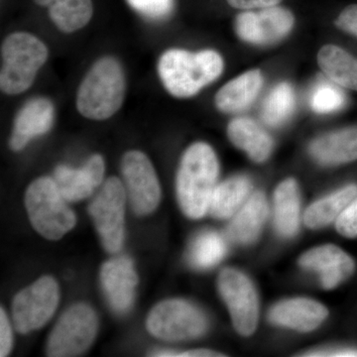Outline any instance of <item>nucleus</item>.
Wrapping results in <instances>:
<instances>
[{
  "instance_id": "nucleus-30",
  "label": "nucleus",
  "mask_w": 357,
  "mask_h": 357,
  "mask_svg": "<svg viewBox=\"0 0 357 357\" xmlns=\"http://www.w3.org/2000/svg\"><path fill=\"white\" fill-rule=\"evenodd\" d=\"M129 6L150 20H162L171 13L174 0H128Z\"/></svg>"
},
{
  "instance_id": "nucleus-32",
  "label": "nucleus",
  "mask_w": 357,
  "mask_h": 357,
  "mask_svg": "<svg viewBox=\"0 0 357 357\" xmlns=\"http://www.w3.org/2000/svg\"><path fill=\"white\" fill-rule=\"evenodd\" d=\"M13 331L4 310H0V356L10 354L13 349Z\"/></svg>"
},
{
  "instance_id": "nucleus-36",
  "label": "nucleus",
  "mask_w": 357,
  "mask_h": 357,
  "mask_svg": "<svg viewBox=\"0 0 357 357\" xmlns=\"http://www.w3.org/2000/svg\"><path fill=\"white\" fill-rule=\"evenodd\" d=\"M304 356L312 357H357L356 349H337V351H314L305 354Z\"/></svg>"
},
{
  "instance_id": "nucleus-8",
  "label": "nucleus",
  "mask_w": 357,
  "mask_h": 357,
  "mask_svg": "<svg viewBox=\"0 0 357 357\" xmlns=\"http://www.w3.org/2000/svg\"><path fill=\"white\" fill-rule=\"evenodd\" d=\"M98 328V317L91 307L86 304L70 307L52 331L47 344V356H79L93 344Z\"/></svg>"
},
{
  "instance_id": "nucleus-13",
  "label": "nucleus",
  "mask_w": 357,
  "mask_h": 357,
  "mask_svg": "<svg viewBox=\"0 0 357 357\" xmlns=\"http://www.w3.org/2000/svg\"><path fill=\"white\" fill-rule=\"evenodd\" d=\"M100 282L112 309L119 314L128 312L138 284L133 262L128 257L109 260L100 270Z\"/></svg>"
},
{
  "instance_id": "nucleus-16",
  "label": "nucleus",
  "mask_w": 357,
  "mask_h": 357,
  "mask_svg": "<svg viewBox=\"0 0 357 357\" xmlns=\"http://www.w3.org/2000/svg\"><path fill=\"white\" fill-rule=\"evenodd\" d=\"M54 121V107L47 98H34L26 103L14 121L10 147L20 151L35 137L48 132Z\"/></svg>"
},
{
  "instance_id": "nucleus-4",
  "label": "nucleus",
  "mask_w": 357,
  "mask_h": 357,
  "mask_svg": "<svg viewBox=\"0 0 357 357\" xmlns=\"http://www.w3.org/2000/svg\"><path fill=\"white\" fill-rule=\"evenodd\" d=\"M0 86L7 95H18L30 88L48 58V48L30 33L9 35L2 44Z\"/></svg>"
},
{
  "instance_id": "nucleus-27",
  "label": "nucleus",
  "mask_w": 357,
  "mask_h": 357,
  "mask_svg": "<svg viewBox=\"0 0 357 357\" xmlns=\"http://www.w3.org/2000/svg\"><path fill=\"white\" fill-rule=\"evenodd\" d=\"M296 98L292 86L281 83L275 86L263 102L261 116L270 126H279L287 121L295 109Z\"/></svg>"
},
{
  "instance_id": "nucleus-23",
  "label": "nucleus",
  "mask_w": 357,
  "mask_h": 357,
  "mask_svg": "<svg viewBox=\"0 0 357 357\" xmlns=\"http://www.w3.org/2000/svg\"><path fill=\"white\" fill-rule=\"evenodd\" d=\"M49 7V15L61 31L72 33L84 27L93 16L91 0H34Z\"/></svg>"
},
{
  "instance_id": "nucleus-10",
  "label": "nucleus",
  "mask_w": 357,
  "mask_h": 357,
  "mask_svg": "<svg viewBox=\"0 0 357 357\" xmlns=\"http://www.w3.org/2000/svg\"><path fill=\"white\" fill-rule=\"evenodd\" d=\"M126 194L137 215H146L156 210L161 199V188L153 165L140 151H129L121 164Z\"/></svg>"
},
{
  "instance_id": "nucleus-31",
  "label": "nucleus",
  "mask_w": 357,
  "mask_h": 357,
  "mask_svg": "<svg viewBox=\"0 0 357 357\" xmlns=\"http://www.w3.org/2000/svg\"><path fill=\"white\" fill-rule=\"evenodd\" d=\"M335 227L342 236L354 238L357 237V197L335 220Z\"/></svg>"
},
{
  "instance_id": "nucleus-28",
  "label": "nucleus",
  "mask_w": 357,
  "mask_h": 357,
  "mask_svg": "<svg viewBox=\"0 0 357 357\" xmlns=\"http://www.w3.org/2000/svg\"><path fill=\"white\" fill-rule=\"evenodd\" d=\"M227 253V243L217 232L199 234L190 249V261L195 267L206 269L222 261Z\"/></svg>"
},
{
  "instance_id": "nucleus-6",
  "label": "nucleus",
  "mask_w": 357,
  "mask_h": 357,
  "mask_svg": "<svg viewBox=\"0 0 357 357\" xmlns=\"http://www.w3.org/2000/svg\"><path fill=\"white\" fill-rule=\"evenodd\" d=\"M128 194L119 178L110 177L89 204V211L100 236L103 248L109 253L121 248L124 241V215Z\"/></svg>"
},
{
  "instance_id": "nucleus-25",
  "label": "nucleus",
  "mask_w": 357,
  "mask_h": 357,
  "mask_svg": "<svg viewBox=\"0 0 357 357\" xmlns=\"http://www.w3.org/2000/svg\"><path fill=\"white\" fill-rule=\"evenodd\" d=\"M250 189V182L246 178L236 177L225 181L215 187L208 211L213 217L220 220L232 217L245 202Z\"/></svg>"
},
{
  "instance_id": "nucleus-5",
  "label": "nucleus",
  "mask_w": 357,
  "mask_h": 357,
  "mask_svg": "<svg viewBox=\"0 0 357 357\" xmlns=\"http://www.w3.org/2000/svg\"><path fill=\"white\" fill-rule=\"evenodd\" d=\"M25 204L33 227L49 241H59L76 225V215L54 178L35 180L26 192Z\"/></svg>"
},
{
  "instance_id": "nucleus-15",
  "label": "nucleus",
  "mask_w": 357,
  "mask_h": 357,
  "mask_svg": "<svg viewBox=\"0 0 357 357\" xmlns=\"http://www.w3.org/2000/svg\"><path fill=\"white\" fill-rule=\"evenodd\" d=\"M301 266L321 273V284L326 289H333L354 271V259L342 249L332 244L307 251L300 259Z\"/></svg>"
},
{
  "instance_id": "nucleus-20",
  "label": "nucleus",
  "mask_w": 357,
  "mask_h": 357,
  "mask_svg": "<svg viewBox=\"0 0 357 357\" xmlns=\"http://www.w3.org/2000/svg\"><path fill=\"white\" fill-rule=\"evenodd\" d=\"M227 134L236 147L244 150L255 162H264L273 149V140L252 119L238 117L230 122Z\"/></svg>"
},
{
  "instance_id": "nucleus-18",
  "label": "nucleus",
  "mask_w": 357,
  "mask_h": 357,
  "mask_svg": "<svg viewBox=\"0 0 357 357\" xmlns=\"http://www.w3.org/2000/svg\"><path fill=\"white\" fill-rule=\"evenodd\" d=\"M310 152L324 165H340L357 160V126L321 136L312 143Z\"/></svg>"
},
{
  "instance_id": "nucleus-17",
  "label": "nucleus",
  "mask_w": 357,
  "mask_h": 357,
  "mask_svg": "<svg viewBox=\"0 0 357 357\" xmlns=\"http://www.w3.org/2000/svg\"><path fill=\"white\" fill-rule=\"evenodd\" d=\"M328 317L324 305L310 299H291L278 303L270 311L269 318L276 325L287 326L300 332L318 328Z\"/></svg>"
},
{
  "instance_id": "nucleus-14",
  "label": "nucleus",
  "mask_w": 357,
  "mask_h": 357,
  "mask_svg": "<svg viewBox=\"0 0 357 357\" xmlns=\"http://www.w3.org/2000/svg\"><path fill=\"white\" fill-rule=\"evenodd\" d=\"M105 161L100 155H93L82 168L61 165L56 168L54 180L67 202L89 198L102 185Z\"/></svg>"
},
{
  "instance_id": "nucleus-12",
  "label": "nucleus",
  "mask_w": 357,
  "mask_h": 357,
  "mask_svg": "<svg viewBox=\"0 0 357 357\" xmlns=\"http://www.w3.org/2000/svg\"><path fill=\"white\" fill-rule=\"evenodd\" d=\"M294 15L280 6L262 8L259 11H245L236 20V31L239 38L248 43L267 45L280 41L292 30Z\"/></svg>"
},
{
  "instance_id": "nucleus-26",
  "label": "nucleus",
  "mask_w": 357,
  "mask_h": 357,
  "mask_svg": "<svg viewBox=\"0 0 357 357\" xmlns=\"http://www.w3.org/2000/svg\"><path fill=\"white\" fill-rule=\"evenodd\" d=\"M357 197V185H349L335 194L316 202L307 208L304 220L310 229H319L337 220L340 213Z\"/></svg>"
},
{
  "instance_id": "nucleus-33",
  "label": "nucleus",
  "mask_w": 357,
  "mask_h": 357,
  "mask_svg": "<svg viewBox=\"0 0 357 357\" xmlns=\"http://www.w3.org/2000/svg\"><path fill=\"white\" fill-rule=\"evenodd\" d=\"M335 25L342 31L357 37V4L347 6L335 20Z\"/></svg>"
},
{
  "instance_id": "nucleus-24",
  "label": "nucleus",
  "mask_w": 357,
  "mask_h": 357,
  "mask_svg": "<svg viewBox=\"0 0 357 357\" xmlns=\"http://www.w3.org/2000/svg\"><path fill=\"white\" fill-rule=\"evenodd\" d=\"M275 223L285 236H294L299 227L300 197L294 178H287L277 187L274 194Z\"/></svg>"
},
{
  "instance_id": "nucleus-22",
  "label": "nucleus",
  "mask_w": 357,
  "mask_h": 357,
  "mask_svg": "<svg viewBox=\"0 0 357 357\" xmlns=\"http://www.w3.org/2000/svg\"><path fill=\"white\" fill-rule=\"evenodd\" d=\"M318 64L333 83L357 91V59L344 49L326 45L319 52Z\"/></svg>"
},
{
  "instance_id": "nucleus-34",
  "label": "nucleus",
  "mask_w": 357,
  "mask_h": 357,
  "mask_svg": "<svg viewBox=\"0 0 357 357\" xmlns=\"http://www.w3.org/2000/svg\"><path fill=\"white\" fill-rule=\"evenodd\" d=\"M227 2L234 8L250 10V9H262L277 6L281 0H227Z\"/></svg>"
},
{
  "instance_id": "nucleus-29",
  "label": "nucleus",
  "mask_w": 357,
  "mask_h": 357,
  "mask_svg": "<svg viewBox=\"0 0 357 357\" xmlns=\"http://www.w3.org/2000/svg\"><path fill=\"white\" fill-rule=\"evenodd\" d=\"M310 102L317 114H332L344 107L347 96L337 84L321 82L314 86Z\"/></svg>"
},
{
  "instance_id": "nucleus-11",
  "label": "nucleus",
  "mask_w": 357,
  "mask_h": 357,
  "mask_svg": "<svg viewBox=\"0 0 357 357\" xmlns=\"http://www.w3.org/2000/svg\"><path fill=\"white\" fill-rule=\"evenodd\" d=\"M218 289L236 332L244 337L252 335L258 323L257 294L252 283L241 272L227 268L218 277Z\"/></svg>"
},
{
  "instance_id": "nucleus-3",
  "label": "nucleus",
  "mask_w": 357,
  "mask_h": 357,
  "mask_svg": "<svg viewBox=\"0 0 357 357\" xmlns=\"http://www.w3.org/2000/svg\"><path fill=\"white\" fill-rule=\"evenodd\" d=\"M126 95V77L119 61L112 57L98 60L79 86L77 107L89 119L105 121L121 109Z\"/></svg>"
},
{
  "instance_id": "nucleus-19",
  "label": "nucleus",
  "mask_w": 357,
  "mask_h": 357,
  "mask_svg": "<svg viewBox=\"0 0 357 357\" xmlns=\"http://www.w3.org/2000/svg\"><path fill=\"white\" fill-rule=\"evenodd\" d=\"M263 77L259 70H249L225 84L215 96L220 112L232 114L245 109L261 91Z\"/></svg>"
},
{
  "instance_id": "nucleus-2",
  "label": "nucleus",
  "mask_w": 357,
  "mask_h": 357,
  "mask_svg": "<svg viewBox=\"0 0 357 357\" xmlns=\"http://www.w3.org/2000/svg\"><path fill=\"white\" fill-rule=\"evenodd\" d=\"M223 61L213 50L191 53L178 49L165 52L160 58L159 76L167 91L176 98L198 93L222 75Z\"/></svg>"
},
{
  "instance_id": "nucleus-35",
  "label": "nucleus",
  "mask_w": 357,
  "mask_h": 357,
  "mask_svg": "<svg viewBox=\"0 0 357 357\" xmlns=\"http://www.w3.org/2000/svg\"><path fill=\"white\" fill-rule=\"evenodd\" d=\"M153 356L159 357H213L223 356L222 354L218 352L208 351V349H196V351H155Z\"/></svg>"
},
{
  "instance_id": "nucleus-1",
  "label": "nucleus",
  "mask_w": 357,
  "mask_h": 357,
  "mask_svg": "<svg viewBox=\"0 0 357 357\" xmlns=\"http://www.w3.org/2000/svg\"><path fill=\"white\" fill-rule=\"evenodd\" d=\"M218 176L217 155L210 145L198 142L188 148L177 176L178 204L187 217L201 218L208 213Z\"/></svg>"
},
{
  "instance_id": "nucleus-21",
  "label": "nucleus",
  "mask_w": 357,
  "mask_h": 357,
  "mask_svg": "<svg viewBox=\"0 0 357 357\" xmlns=\"http://www.w3.org/2000/svg\"><path fill=\"white\" fill-rule=\"evenodd\" d=\"M268 215V204L262 192H255L237 211L230 222L229 236L238 243H250L259 234Z\"/></svg>"
},
{
  "instance_id": "nucleus-9",
  "label": "nucleus",
  "mask_w": 357,
  "mask_h": 357,
  "mask_svg": "<svg viewBox=\"0 0 357 357\" xmlns=\"http://www.w3.org/2000/svg\"><path fill=\"white\" fill-rule=\"evenodd\" d=\"M60 291L57 281L44 276L14 298V326L21 333L38 330L47 324L57 310Z\"/></svg>"
},
{
  "instance_id": "nucleus-7",
  "label": "nucleus",
  "mask_w": 357,
  "mask_h": 357,
  "mask_svg": "<svg viewBox=\"0 0 357 357\" xmlns=\"http://www.w3.org/2000/svg\"><path fill=\"white\" fill-rule=\"evenodd\" d=\"M148 332L167 342L191 340L204 335L208 321L198 307L183 300H166L149 312Z\"/></svg>"
}]
</instances>
